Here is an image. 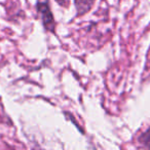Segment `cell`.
<instances>
[{
    "mask_svg": "<svg viewBox=\"0 0 150 150\" xmlns=\"http://www.w3.org/2000/svg\"><path fill=\"white\" fill-rule=\"evenodd\" d=\"M147 29H150V23L148 24V27H147Z\"/></svg>",
    "mask_w": 150,
    "mask_h": 150,
    "instance_id": "obj_5",
    "label": "cell"
},
{
    "mask_svg": "<svg viewBox=\"0 0 150 150\" xmlns=\"http://www.w3.org/2000/svg\"><path fill=\"white\" fill-rule=\"evenodd\" d=\"M56 1L58 4H60L61 6H63V7H67L69 5L68 0H56Z\"/></svg>",
    "mask_w": 150,
    "mask_h": 150,
    "instance_id": "obj_4",
    "label": "cell"
},
{
    "mask_svg": "<svg viewBox=\"0 0 150 150\" xmlns=\"http://www.w3.org/2000/svg\"><path fill=\"white\" fill-rule=\"evenodd\" d=\"M36 8H37V13L40 16L44 29L48 32L54 33L57 23L56 20H54V13L52 11V8H50V0H37Z\"/></svg>",
    "mask_w": 150,
    "mask_h": 150,
    "instance_id": "obj_1",
    "label": "cell"
},
{
    "mask_svg": "<svg viewBox=\"0 0 150 150\" xmlns=\"http://www.w3.org/2000/svg\"><path fill=\"white\" fill-rule=\"evenodd\" d=\"M96 0H74V6L76 11V17H81L88 13L94 6Z\"/></svg>",
    "mask_w": 150,
    "mask_h": 150,
    "instance_id": "obj_2",
    "label": "cell"
},
{
    "mask_svg": "<svg viewBox=\"0 0 150 150\" xmlns=\"http://www.w3.org/2000/svg\"><path fill=\"white\" fill-rule=\"evenodd\" d=\"M138 143H139L140 147L145 148V149H150V127H148L145 132H143L139 136Z\"/></svg>",
    "mask_w": 150,
    "mask_h": 150,
    "instance_id": "obj_3",
    "label": "cell"
}]
</instances>
